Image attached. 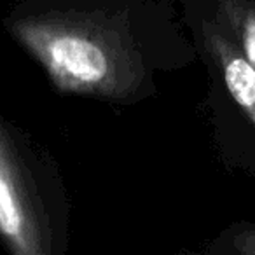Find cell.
Listing matches in <instances>:
<instances>
[{
	"label": "cell",
	"instance_id": "7a4b0ae2",
	"mask_svg": "<svg viewBox=\"0 0 255 255\" xmlns=\"http://www.w3.org/2000/svg\"><path fill=\"white\" fill-rule=\"evenodd\" d=\"M0 236L18 254H37L35 231L25 201V187L0 138Z\"/></svg>",
	"mask_w": 255,
	"mask_h": 255
},
{
	"label": "cell",
	"instance_id": "3957f363",
	"mask_svg": "<svg viewBox=\"0 0 255 255\" xmlns=\"http://www.w3.org/2000/svg\"><path fill=\"white\" fill-rule=\"evenodd\" d=\"M224 79L231 95L255 121V70L248 61L238 56L224 60Z\"/></svg>",
	"mask_w": 255,
	"mask_h": 255
},
{
	"label": "cell",
	"instance_id": "277c9868",
	"mask_svg": "<svg viewBox=\"0 0 255 255\" xmlns=\"http://www.w3.org/2000/svg\"><path fill=\"white\" fill-rule=\"evenodd\" d=\"M248 54H250V58L255 61V35H252L250 39H248Z\"/></svg>",
	"mask_w": 255,
	"mask_h": 255
},
{
	"label": "cell",
	"instance_id": "6da1fadb",
	"mask_svg": "<svg viewBox=\"0 0 255 255\" xmlns=\"http://www.w3.org/2000/svg\"><path fill=\"white\" fill-rule=\"evenodd\" d=\"M18 33L61 88L105 93L119 88L121 46L114 47L96 26L46 18L25 21Z\"/></svg>",
	"mask_w": 255,
	"mask_h": 255
}]
</instances>
